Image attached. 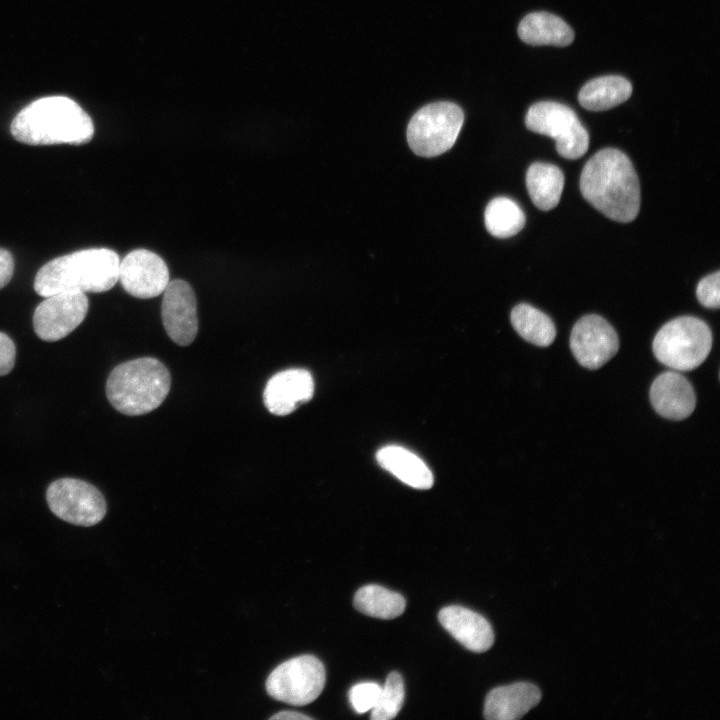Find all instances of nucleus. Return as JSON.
Here are the masks:
<instances>
[{"instance_id": "1", "label": "nucleus", "mask_w": 720, "mask_h": 720, "mask_svg": "<svg viewBox=\"0 0 720 720\" xmlns=\"http://www.w3.org/2000/svg\"><path fill=\"white\" fill-rule=\"evenodd\" d=\"M580 191L592 206L614 221L627 223L638 215V176L630 159L618 149H602L586 162Z\"/></svg>"}, {"instance_id": "2", "label": "nucleus", "mask_w": 720, "mask_h": 720, "mask_svg": "<svg viewBox=\"0 0 720 720\" xmlns=\"http://www.w3.org/2000/svg\"><path fill=\"white\" fill-rule=\"evenodd\" d=\"M10 132L28 145H82L92 139L94 125L74 100L47 96L24 107L12 120Z\"/></svg>"}, {"instance_id": "3", "label": "nucleus", "mask_w": 720, "mask_h": 720, "mask_svg": "<svg viewBox=\"0 0 720 720\" xmlns=\"http://www.w3.org/2000/svg\"><path fill=\"white\" fill-rule=\"evenodd\" d=\"M120 259L108 248L79 250L49 261L37 272L34 289L40 296L63 291L100 293L119 281Z\"/></svg>"}, {"instance_id": "4", "label": "nucleus", "mask_w": 720, "mask_h": 720, "mask_svg": "<svg viewBox=\"0 0 720 720\" xmlns=\"http://www.w3.org/2000/svg\"><path fill=\"white\" fill-rule=\"evenodd\" d=\"M171 378L159 360L143 357L124 362L110 373L106 396L110 404L125 415L151 412L162 404L170 390Z\"/></svg>"}, {"instance_id": "5", "label": "nucleus", "mask_w": 720, "mask_h": 720, "mask_svg": "<svg viewBox=\"0 0 720 720\" xmlns=\"http://www.w3.org/2000/svg\"><path fill=\"white\" fill-rule=\"evenodd\" d=\"M711 347L710 328L693 316H681L667 322L652 343L655 357L676 371H689L700 366Z\"/></svg>"}, {"instance_id": "6", "label": "nucleus", "mask_w": 720, "mask_h": 720, "mask_svg": "<svg viewBox=\"0 0 720 720\" xmlns=\"http://www.w3.org/2000/svg\"><path fill=\"white\" fill-rule=\"evenodd\" d=\"M463 122L464 114L457 104H428L412 116L407 127L408 144L418 156H438L454 145Z\"/></svg>"}, {"instance_id": "7", "label": "nucleus", "mask_w": 720, "mask_h": 720, "mask_svg": "<svg viewBox=\"0 0 720 720\" xmlns=\"http://www.w3.org/2000/svg\"><path fill=\"white\" fill-rule=\"evenodd\" d=\"M525 125L530 131L553 138L563 158L578 159L588 150L587 130L575 112L564 104L554 101L533 104L527 111Z\"/></svg>"}, {"instance_id": "8", "label": "nucleus", "mask_w": 720, "mask_h": 720, "mask_svg": "<svg viewBox=\"0 0 720 720\" xmlns=\"http://www.w3.org/2000/svg\"><path fill=\"white\" fill-rule=\"evenodd\" d=\"M326 671L312 655H301L278 665L266 680L270 697L295 706L313 702L322 692Z\"/></svg>"}, {"instance_id": "9", "label": "nucleus", "mask_w": 720, "mask_h": 720, "mask_svg": "<svg viewBox=\"0 0 720 720\" xmlns=\"http://www.w3.org/2000/svg\"><path fill=\"white\" fill-rule=\"evenodd\" d=\"M50 510L60 519L83 527L99 523L106 515V501L92 484L74 478L53 481L47 488Z\"/></svg>"}, {"instance_id": "10", "label": "nucleus", "mask_w": 720, "mask_h": 720, "mask_svg": "<svg viewBox=\"0 0 720 720\" xmlns=\"http://www.w3.org/2000/svg\"><path fill=\"white\" fill-rule=\"evenodd\" d=\"M88 308V298L83 292L63 291L49 295L35 309L34 331L44 341H58L82 323Z\"/></svg>"}, {"instance_id": "11", "label": "nucleus", "mask_w": 720, "mask_h": 720, "mask_svg": "<svg viewBox=\"0 0 720 720\" xmlns=\"http://www.w3.org/2000/svg\"><path fill=\"white\" fill-rule=\"evenodd\" d=\"M570 348L581 366L598 369L615 356L619 349V339L614 328L603 317L589 314L573 326Z\"/></svg>"}, {"instance_id": "12", "label": "nucleus", "mask_w": 720, "mask_h": 720, "mask_svg": "<svg viewBox=\"0 0 720 720\" xmlns=\"http://www.w3.org/2000/svg\"><path fill=\"white\" fill-rule=\"evenodd\" d=\"M119 281L130 295L149 299L162 294L170 278L166 263L159 255L136 249L120 261Z\"/></svg>"}, {"instance_id": "13", "label": "nucleus", "mask_w": 720, "mask_h": 720, "mask_svg": "<svg viewBox=\"0 0 720 720\" xmlns=\"http://www.w3.org/2000/svg\"><path fill=\"white\" fill-rule=\"evenodd\" d=\"M162 294L161 316L168 336L180 346L191 344L198 332L197 302L192 287L184 280H172Z\"/></svg>"}, {"instance_id": "14", "label": "nucleus", "mask_w": 720, "mask_h": 720, "mask_svg": "<svg viewBox=\"0 0 720 720\" xmlns=\"http://www.w3.org/2000/svg\"><path fill=\"white\" fill-rule=\"evenodd\" d=\"M314 381L311 373L302 368H291L274 374L267 382L263 400L268 411L285 416L311 400Z\"/></svg>"}, {"instance_id": "15", "label": "nucleus", "mask_w": 720, "mask_h": 720, "mask_svg": "<svg viewBox=\"0 0 720 720\" xmlns=\"http://www.w3.org/2000/svg\"><path fill=\"white\" fill-rule=\"evenodd\" d=\"M654 410L664 418L683 420L696 406V395L690 382L680 373L666 371L657 376L649 392Z\"/></svg>"}, {"instance_id": "16", "label": "nucleus", "mask_w": 720, "mask_h": 720, "mask_svg": "<svg viewBox=\"0 0 720 720\" xmlns=\"http://www.w3.org/2000/svg\"><path fill=\"white\" fill-rule=\"evenodd\" d=\"M440 624L460 644L473 652L487 651L494 643L490 623L480 614L462 606L444 607L438 614Z\"/></svg>"}, {"instance_id": "17", "label": "nucleus", "mask_w": 720, "mask_h": 720, "mask_svg": "<svg viewBox=\"0 0 720 720\" xmlns=\"http://www.w3.org/2000/svg\"><path fill=\"white\" fill-rule=\"evenodd\" d=\"M541 700L537 686L516 682L492 689L484 703V717L488 720H516L524 716Z\"/></svg>"}, {"instance_id": "18", "label": "nucleus", "mask_w": 720, "mask_h": 720, "mask_svg": "<svg viewBox=\"0 0 720 720\" xmlns=\"http://www.w3.org/2000/svg\"><path fill=\"white\" fill-rule=\"evenodd\" d=\"M376 459L381 467L416 489H429L434 482L428 466L411 451L396 445L381 448Z\"/></svg>"}, {"instance_id": "19", "label": "nucleus", "mask_w": 720, "mask_h": 720, "mask_svg": "<svg viewBox=\"0 0 720 720\" xmlns=\"http://www.w3.org/2000/svg\"><path fill=\"white\" fill-rule=\"evenodd\" d=\"M518 36L529 45L565 47L574 40V31L560 17L549 12H533L519 23Z\"/></svg>"}, {"instance_id": "20", "label": "nucleus", "mask_w": 720, "mask_h": 720, "mask_svg": "<svg viewBox=\"0 0 720 720\" xmlns=\"http://www.w3.org/2000/svg\"><path fill=\"white\" fill-rule=\"evenodd\" d=\"M632 85L619 75H606L588 81L579 91L578 101L589 111H604L625 102Z\"/></svg>"}, {"instance_id": "21", "label": "nucleus", "mask_w": 720, "mask_h": 720, "mask_svg": "<svg viewBox=\"0 0 720 720\" xmlns=\"http://www.w3.org/2000/svg\"><path fill=\"white\" fill-rule=\"evenodd\" d=\"M526 185L533 204L540 210L548 211L560 201L564 175L556 165L535 162L527 170Z\"/></svg>"}, {"instance_id": "22", "label": "nucleus", "mask_w": 720, "mask_h": 720, "mask_svg": "<svg viewBox=\"0 0 720 720\" xmlns=\"http://www.w3.org/2000/svg\"><path fill=\"white\" fill-rule=\"evenodd\" d=\"M511 323L523 339L537 346H549L556 336L552 319L526 303L518 304L512 309Z\"/></svg>"}, {"instance_id": "23", "label": "nucleus", "mask_w": 720, "mask_h": 720, "mask_svg": "<svg viewBox=\"0 0 720 720\" xmlns=\"http://www.w3.org/2000/svg\"><path fill=\"white\" fill-rule=\"evenodd\" d=\"M354 607L361 613L380 619L400 616L406 602L402 595L379 585H366L357 590Z\"/></svg>"}, {"instance_id": "24", "label": "nucleus", "mask_w": 720, "mask_h": 720, "mask_svg": "<svg viewBox=\"0 0 720 720\" xmlns=\"http://www.w3.org/2000/svg\"><path fill=\"white\" fill-rule=\"evenodd\" d=\"M488 232L497 238H509L522 230L526 218L521 207L507 197L492 199L484 213Z\"/></svg>"}, {"instance_id": "25", "label": "nucleus", "mask_w": 720, "mask_h": 720, "mask_svg": "<svg viewBox=\"0 0 720 720\" xmlns=\"http://www.w3.org/2000/svg\"><path fill=\"white\" fill-rule=\"evenodd\" d=\"M403 701V679L398 672H391L382 687L377 704L372 709L371 719L389 720L394 718L402 708Z\"/></svg>"}, {"instance_id": "26", "label": "nucleus", "mask_w": 720, "mask_h": 720, "mask_svg": "<svg viewBox=\"0 0 720 720\" xmlns=\"http://www.w3.org/2000/svg\"><path fill=\"white\" fill-rule=\"evenodd\" d=\"M382 687L375 682H363L354 685L349 691V700L357 713L372 710L381 695Z\"/></svg>"}, {"instance_id": "27", "label": "nucleus", "mask_w": 720, "mask_h": 720, "mask_svg": "<svg viewBox=\"0 0 720 720\" xmlns=\"http://www.w3.org/2000/svg\"><path fill=\"white\" fill-rule=\"evenodd\" d=\"M698 301L707 308L720 306V272L717 271L702 278L696 288Z\"/></svg>"}, {"instance_id": "28", "label": "nucleus", "mask_w": 720, "mask_h": 720, "mask_svg": "<svg viewBox=\"0 0 720 720\" xmlns=\"http://www.w3.org/2000/svg\"><path fill=\"white\" fill-rule=\"evenodd\" d=\"M16 348L12 339L0 332V376L8 374L14 367Z\"/></svg>"}, {"instance_id": "29", "label": "nucleus", "mask_w": 720, "mask_h": 720, "mask_svg": "<svg viewBox=\"0 0 720 720\" xmlns=\"http://www.w3.org/2000/svg\"><path fill=\"white\" fill-rule=\"evenodd\" d=\"M14 272V259L12 254L0 248V289L5 287L11 280Z\"/></svg>"}, {"instance_id": "30", "label": "nucleus", "mask_w": 720, "mask_h": 720, "mask_svg": "<svg viewBox=\"0 0 720 720\" xmlns=\"http://www.w3.org/2000/svg\"><path fill=\"white\" fill-rule=\"evenodd\" d=\"M270 719H294V720H310V716L295 711H282L270 717Z\"/></svg>"}]
</instances>
